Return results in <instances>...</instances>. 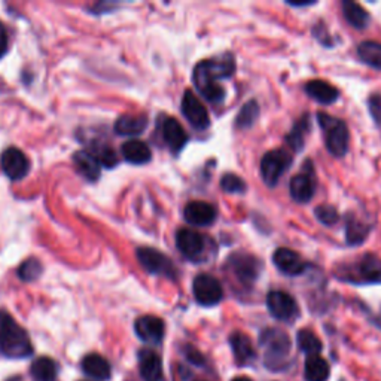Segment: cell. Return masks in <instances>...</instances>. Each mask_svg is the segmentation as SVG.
<instances>
[{
  "label": "cell",
  "mask_w": 381,
  "mask_h": 381,
  "mask_svg": "<svg viewBox=\"0 0 381 381\" xmlns=\"http://www.w3.org/2000/svg\"><path fill=\"white\" fill-rule=\"evenodd\" d=\"M235 70L234 57L225 54L218 59H210L199 63L194 69V86L206 100L211 103H221L225 98V88L218 81L233 76Z\"/></svg>",
  "instance_id": "obj_1"
},
{
  "label": "cell",
  "mask_w": 381,
  "mask_h": 381,
  "mask_svg": "<svg viewBox=\"0 0 381 381\" xmlns=\"http://www.w3.org/2000/svg\"><path fill=\"white\" fill-rule=\"evenodd\" d=\"M307 381H327L329 378V363L319 355L308 356L304 366Z\"/></svg>",
  "instance_id": "obj_26"
},
{
  "label": "cell",
  "mask_w": 381,
  "mask_h": 381,
  "mask_svg": "<svg viewBox=\"0 0 381 381\" xmlns=\"http://www.w3.org/2000/svg\"><path fill=\"white\" fill-rule=\"evenodd\" d=\"M310 172H313V170H310ZM310 172L305 170L300 175L293 176L289 183L291 197L300 204L308 203L315 197L316 180H315V176Z\"/></svg>",
  "instance_id": "obj_15"
},
{
  "label": "cell",
  "mask_w": 381,
  "mask_h": 381,
  "mask_svg": "<svg viewBox=\"0 0 381 381\" xmlns=\"http://www.w3.org/2000/svg\"><path fill=\"white\" fill-rule=\"evenodd\" d=\"M261 346L265 348L266 366L271 363H279L283 359L291 348V340L288 334L280 329H266L261 335Z\"/></svg>",
  "instance_id": "obj_7"
},
{
  "label": "cell",
  "mask_w": 381,
  "mask_h": 381,
  "mask_svg": "<svg viewBox=\"0 0 381 381\" xmlns=\"http://www.w3.org/2000/svg\"><path fill=\"white\" fill-rule=\"evenodd\" d=\"M182 114L195 130H206L210 125L209 112L192 91L187 90L182 97Z\"/></svg>",
  "instance_id": "obj_10"
},
{
  "label": "cell",
  "mask_w": 381,
  "mask_h": 381,
  "mask_svg": "<svg viewBox=\"0 0 381 381\" xmlns=\"http://www.w3.org/2000/svg\"><path fill=\"white\" fill-rule=\"evenodd\" d=\"M221 188L228 194H243L246 191V183L242 177L237 175L227 173L221 179Z\"/></svg>",
  "instance_id": "obj_35"
},
{
  "label": "cell",
  "mask_w": 381,
  "mask_h": 381,
  "mask_svg": "<svg viewBox=\"0 0 381 381\" xmlns=\"http://www.w3.org/2000/svg\"><path fill=\"white\" fill-rule=\"evenodd\" d=\"M176 246L187 259L200 262L206 253V238L191 228H182L176 233Z\"/></svg>",
  "instance_id": "obj_8"
},
{
  "label": "cell",
  "mask_w": 381,
  "mask_h": 381,
  "mask_svg": "<svg viewBox=\"0 0 381 381\" xmlns=\"http://www.w3.org/2000/svg\"><path fill=\"white\" fill-rule=\"evenodd\" d=\"M273 262L277 270L286 276H300L305 270V262L301 257L288 247H279L273 255Z\"/></svg>",
  "instance_id": "obj_16"
},
{
  "label": "cell",
  "mask_w": 381,
  "mask_h": 381,
  "mask_svg": "<svg viewBox=\"0 0 381 381\" xmlns=\"http://www.w3.org/2000/svg\"><path fill=\"white\" fill-rule=\"evenodd\" d=\"M42 274V264L36 258L25 259L18 268V277L23 281H33Z\"/></svg>",
  "instance_id": "obj_34"
},
{
  "label": "cell",
  "mask_w": 381,
  "mask_h": 381,
  "mask_svg": "<svg viewBox=\"0 0 381 381\" xmlns=\"http://www.w3.org/2000/svg\"><path fill=\"white\" fill-rule=\"evenodd\" d=\"M134 329L142 341L149 344H160L164 338L165 324L157 316H142L136 320Z\"/></svg>",
  "instance_id": "obj_13"
},
{
  "label": "cell",
  "mask_w": 381,
  "mask_h": 381,
  "mask_svg": "<svg viewBox=\"0 0 381 381\" xmlns=\"http://www.w3.org/2000/svg\"><path fill=\"white\" fill-rule=\"evenodd\" d=\"M266 307L271 316L279 320H292L298 315V305L292 296L283 291H273L266 296Z\"/></svg>",
  "instance_id": "obj_12"
},
{
  "label": "cell",
  "mask_w": 381,
  "mask_h": 381,
  "mask_svg": "<svg viewBox=\"0 0 381 381\" xmlns=\"http://www.w3.org/2000/svg\"><path fill=\"white\" fill-rule=\"evenodd\" d=\"M188 359L194 363V365H201L204 362L203 356L200 355V351H197L194 348H191V351H188Z\"/></svg>",
  "instance_id": "obj_39"
},
{
  "label": "cell",
  "mask_w": 381,
  "mask_h": 381,
  "mask_svg": "<svg viewBox=\"0 0 381 381\" xmlns=\"http://www.w3.org/2000/svg\"><path fill=\"white\" fill-rule=\"evenodd\" d=\"M148 127V118L145 115H122L115 122V131L119 136H139Z\"/></svg>",
  "instance_id": "obj_23"
},
{
  "label": "cell",
  "mask_w": 381,
  "mask_h": 381,
  "mask_svg": "<svg viewBox=\"0 0 381 381\" xmlns=\"http://www.w3.org/2000/svg\"><path fill=\"white\" fill-rule=\"evenodd\" d=\"M59 366L49 358H39L32 365V375L36 381H55Z\"/></svg>",
  "instance_id": "obj_28"
},
{
  "label": "cell",
  "mask_w": 381,
  "mask_h": 381,
  "mask_svg": "<svg viewBox=\"0 0 381 381\" xmlns=\"http://www.w3.org/2000/svg\"><path fill=\"white\" fill-rule=\"evenodd\" d=\"M292 164V157L283 149L266 152L261 161V176L268 187H276L279 179L283 176Z\"/></svg>",
  "instance_id": "obj_4"
},
{
  "label": "cell",
  "mask_w": 381,
  "mask_h": 381,
  "mask_svg": "<svg viewBox=\"0 0 381 381\" xmlns=\"http://www.w3.org/2000/svg\"><path fill=\"white\" fill-rule=\"evenodd\" d=\"M370 227L365 225L356 219L348 218L347 221V227H346V237H347V243L351 246H356L365 242L366 235L370 233Z\"/></svg>",
  "instance_id": "obj_32"
},
{
  "label": "cell",
  "mask_w": 381,
  "mask_h": 381,
  "mask_svg": "<svg viewBox=\"0 0 381 381\" xmlns=\"http://www.w3.org/2000/svg\"><path fill=\"white\" fill-rule=\"evenodd\" d=\"M32 343L27 332L6 312H0V351L11 359L32 355Z\"/></svg>",
  "instance_id": "obj_2"
},
{
  "label": "cell",
  "mask_w": 381,
  "mask_h": 381,
  "mask_svg": "<svg viewBox=\"0 0 381 381\" xmlns=\"http://www.w3.org/2000/svg\"><path fill=\"white\" fill-rule=\"evenodd\" d=\"M230 344L233 347L237 362H240L242 365L250 362L253 358H255V350H253L250 338L247 335H245L243 332L231 334Z\"/></svg>",
  "instance_id": "obj_24"
},
{
  "label": "cell",
  "mask_w": 381,
  "mask_h": 381,
  "mask_svg": "<svg viewBox=\"0 0 381 381\" xmlns=\"http://www.w3.org/2000/svg\"><path fill=\"white\" fill-rule=\"evenodd\" d=\"M161 134L164 142L168 145L173 152H180L185 145L188 143V134L187 131L183 130L182 124L175 119V118H165L163 121V127H161Z\"/></svg>",
  "instance_id": "obj_17"
},
{
  "label": "cell",
  "mask_w": 381,
  "mask_h": 381,
  "mask_svg": "<svg viewBox=\"0 0 381 381\" xmlns=\"http://www.w3.org/2000/svg\"><path fill=\"white\" fill-rule=\"evenodd\" d=\"M358 54L365 64L381 70V44L378 42H362L358 47Z\"/></svg>",
  "instance_id": "obj_29"
},
{
  "label": "cell",
  "mask_w": 381,
  "mask_h": 381,
  "mask_svg": "<svg viewBox=\"0 0 381 381\" xmlns=\"http://www.w3.org/2000/svg\"><path fill=\"white\" fill-rule=\"evenodd\" d=\"M93 153H94V157L98 160V163L105 165L106 168H114V165L118 164L117 152L109 146H97Z\"/></svg>",
  "instance_id": "obj_37"
},
{
  "label": "cell",
  "mask_w": 381,
  "mask_h": 381,
  "mask_svg": "<svg viewBox=\"0 0 381 381\" xmlns=\"http://www.w3.org/2000/svg\"><path fill=\"white\" fill-rule=\"evenodd\" d=\"M233 381H252V380L247 378V377H237V378H234Z\"/></svg>",
  "instance_id": "obj_41"
},
{
  "label": "cell",
  "mask_w": 381,
  "mask_h": 381,
  "mask_svg": "<svg viewBox=\"0 0 381 381\" xmlns=\"http://www.w3.org/2000/svg\"><path fill=\"white\" fill-rule=\"evenodd\" d=\"M228 265L235 277L245 285H252L259 277L261 261L249 253H234L228 259Z\"/></svg>",
  "instance_id": "obj_9"
},
{
  "label": "cell",
  "mask_w": 381,
  "mask_h": 381,
  "mask_svg": "<svg viewBox=\"0 0 381 381\" xmlns=\"http://www.w3.org/2000/svg\"><path fill=\"white\" fill-rule=\"evenodd\" d=\"M305 93L322 105H332L336 102L340 91H338L329 82L322 79H313L305 83Z\"/></svg>",
  "instance_id": "obj_18"
},
{
  "label": "cell",
  "mask_w": 381,
  "mask_h": 381,
  "mask_svg": "<svg viewBox=\"0 0 381 381\" xmlns=\"http://www.w3.org/2000/svg\"><path fill=\"white\" fill-rule=\"evenodd\" d=\"M315 215L317 218V221L323 225H327V227H332L340 219V215H338V210L334 206L329 204H323L316 207Z\"/></svg>",
  "instance_id": "obj_36"
},
{
  "label": "cell",
  "mask_w": 381,
  "mask_h": 381,
  "mask_svg": "<svg viewBox=\"0 0 381 381\" xmlns=\"http://www.w3.org/2000/svg\"><path fill=\"white\" fill-rule=\"evenodd\" d=\"M317 119L323 129L324 143H327V149L329 151V153L336 158L344 157L348 151L350 142V133L346 122L324 114V112H319Z\"/></svg>",
  "instance_id": "obj_3"
},
{
  "label": "cell",
  "mask_w": 381,
  "mask_h": 381,
  "mask_svg": "<svg viewBox=\"0 0 381 381\" xmlns=\"http://www.w3.org/2000/svg\"><path fill=\"white\" fill-rule=\"evenodd\" d=\"M356 279L359 283H381V259L373 255H366L359 261Z\"/></svg>",
  "instance_id": "obj_21"
},
{
  "label": "cell",
  "mask_w": 381,
  "mask_h": 381,
  "mask_svg": "<svg viewBox=\"0 0 381 381\" xmlns=\"http://www.w3.org/2000/svg\"><path fill=\"white\" fill-rule=\"evenodd\" d=\"M6 51H8V33L4 24L0 23V59L4 57Z\"/></svg>",
  "instance_id": "obj_38"
},
{
  "label": "cell",
  "mask_w": 381,
  "mask_h": 381,
  "mask_svg": "<svg viewBox=\"0 0 381 381\" xmlns=\"http://www.w3.org/2000/svg\"><path fill=\"white\" fill-rule=\"evenodd\" d=\"M74 163L76 170L90 182H95L100 177L102 164L94 157V153L90 151H79L74 155Z\"/></svg>",
  "instance_id": "obj_20"
},
{
  "label": "cell",
  "mask_w": 381,
  "mask_h": 381,
  "mask_svg": "<svg viewBox=\"0 0 381 381\" xmlns=\"http://www.w3.org/2000/svg\"><path fill=\"white\" fill-rule=\"evenodd\" d=\"M192 292L195 301L204 307H213L223 298L221 281L210 274L197 276L192 281Z\"/></svg>",
  "instance_id": "obj_6"
},
{
  "label": "cell",
  "mask_w": 381,
  "mask_h": 381,
  "mask_svg": "<svg viewBox=\"0 0 381 381\" xmlns=\"http://www.w3.org/2000/svg\"><path fill=\"white\" fill-rule=\"evenodd\" d=\"M82 370L87 375L95 380H109L110 377V365L100 355H88L82 361Z\"/></svg>",
  "instance_id": "obj_25"
},
{
  "label": "cell",
  "mask_w": 381,
  "mask_h": 381,
  "mask_svg": "<svg viewBox=\"0 0 381 381\" xmlns=\"http://www.w3.org/2000/svg\"><path fill=\"white\" fill-rule=\"evenodd\" d=\"M136 257L145 270L155 276H164L167 279H176L177 270L173 262L164 253L152 247H140L136 250Z\"/></svg>",
  "instance_id": "obj_5"
},
{
  "label": "cell",
  "mask_w": 381,
  "mask_h": 381,
  "mask_svg": "<svg viewBox=\"0 0 381 381\" xmlns=\"http://www.w3.org/2000/svg\"><path fill=\"white\" fill-rule=\"evenodd\" d=\"M121 152L124 160L134 165L146 164L152 158V152L149 146L145 142H142V140H129V142H125L122 145Z\"/></svg>",
  "instance_id": "obj_22"
},
{
  "label": "cell",
  "mask_w": 381,
  "mask_h": 381,
  "mask_svg": "<svg viewBox=\"0 0 381 381\" xmlns=\"http://www.w3.org/2000/svg\"><path fill=\"white\" fill-rule=\"evenodd\" d=\"M258 117H259V105L255 100H250L238 112V115L235 118V127L240 130L250 129V127L257 122Z\"/></svg>",
  "instance_id": "obj_30"
},
{
  "label": "cell",
  "mask_w": 381,
  "mask_h": 381,
  "mask_svg": "<svg viewBox=\"0 0 381 381\" xmlns=\"http://www.w3.org/2000/svg\"><path fill=\"white\" fill-rule=\"evenodd\" d=\"M140 375L145 381H161L163 380V365L161 359L155 351L142 350L140 351Z\"/></svg>",
  "instance_id": "obj_19"
},
{
  "label": "cell",
  "mask_w": 381,
  "mask_h": 381,
  "mask_svg": "<svg viewBox=\"0 0 381 381\" xmlns=\"http://www.w3.org/2000/svg\"><path fill=\"white\" fill-rule=\"evenodd\" d=\"M343 13H344V18L347 20V23L358 30L365 29V27L368 25V23H370L368 12H366L359 4L350 2V0H346V2H343Z\"/></svg>",
  "instance_id": "obj_27"
},
{
  "label": "cell",
  "mask_w": 381,
  "mask_h": 381,
  "mask_svg": "<svg viewBox=\"0 0 381 381\" xmlns=\"http://www.w3.org/2000/svg\"><path fill=\"white\" fill-rule=\"evenodd\" d=\"M0 167L4 173L13 182L21 180L29 173L30 163L18 148H8L0 157Z\"/></svg>",
  "instance_id": "obj_11"
},
{
  "label": "cell",
  "mask_w": 381,
  "mask_h": 381,
  "mask_svg": "<svg viewBox=\"0 0 381 381\" xmlns=\"http://www.w3.org/2000/svg\"><path fill=\"white\" fill-rule=\"evenodd\" d=\"M296 341H298V347L304 353H307L308 356L319 355V351L323 347L322 341L319 340V336L310 329H301L298 334H296Z\"/></svg>",
  "instance_id": "obj_31"
},
{
  "label": "cell",
  "mask_w": 381,
  "mask_h": 381,
  "mask_svg": "<svg viewBox=\"0 0 381 381\" xmlns=\"http://www.w3.org/2000/svg\"><path fill=\"white\" fill-rule=\"evenodd\" d=\"M308 129H310V125H308L307 117H304L295 124L291 133L286 136V142L293 151H301L304 148V136L308 131Z\"/></svg>",
  "instance_id": "obj_33"
},
{
  "label": "cell",
  "mask_w": 381,
  "mask_h": 381,
  "mask_svg": "<svg viewBox=\"0 0 381 381\" xmlns=\"http://www.w3.org/2000/svg\"><path fill=\"white\" fill-rule=\"evenodd\" d=\"M216 209L206 201H191L183 209V218L192 227H209L216 221Z\"/></svg>",
  "instance_id": "obj_14"
},
{
  "label": "cell",
  "mask_w": 381,
  "mask_h": 381,
  "mask_svg": "<svg viewBox=\"0 0 381 381\" xmlns=\"http://www.w3.org/2000/svg\"><path fill=\"white\" fill-rule=\"evenodd\" d=\"M293 8H303V6H310V5H316V2H288Z\"/></svg>",
  "instance_id": "obj_40"
}]
</instances>
